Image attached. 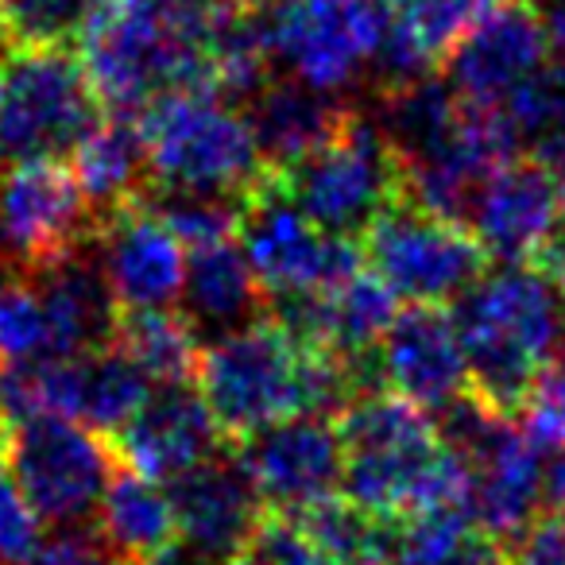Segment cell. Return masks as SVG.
<instances>
[{
  "label": "cell",
  "mask_w": 565,
  "mask_h": 565,
  "mask_svg": "<svg viewBox=\"0 0 565 565\" xmlns=\"http://www.w3.org/2000/svg\"><path fill=\"white\" fill-rule=\"evenodd\" d=\"M194 384L236 446L291 418H338L369 392L353 364L310 345L279 318H256L205 341Z\"/></svg>",
  "instance_id": "cell-1"
},
{
  "label": "cell",
  "mask_w": 565,
  "mask_h": 565,
  "mask_svg": "<svg viewBox=\"0 0 565 565\" xmlns=\"http://www.w3.org/2000/svg\"><path fill=\"white\" fill-rule=\"evenodd\" d=\"M225 20L186 0H102L78 35V63L113 117H143L163 97L213 89Z\"/></svg>",
  "instance_id": "cell-2"
},
{
  "label": "cell",
  "mask_w": 565,
  "mask_h": 565,
  "mask_svg": "<svg viewBox=\"0 0 565 565\" xmlns=\"http://www.w3.org/2000/svg\"><path fill=\"white\" fill-rule=\"evenodd\" d=\"M454 322L469 361V399L492 415H519L565 349V299L531 264L480 275L454 302Z\"/></svg>",
  "instance_id": "cell-3"
},
{
  "label": "cell",
  "mask_w": 565,
  "mask_h": 565,
  "mask_svg": "<svg viewBox=\"0 0 565 565\" xmlns=\"http://www.w3.org/2000/svg\"><path fill=\"white\" fill-rule=\"evenodd\" d=\"M345 495L376 519L465 508V469L434 415L392 392H361L338 415Z\"/></svg>",
  "instance_id": "cell-4"
},
{
  "label": "cell",
  "mask_w": 565,
  "mask_h": 565,
  "mask_svg": "<svg viewBox=\"0 0 565 565\" xmlns=\"http://www.w3.org/2000/svg\"><path fill=\"white\" fill-rule=\"evenodd\" d=\"M136 120L148 148V190L244 202L271 179L248 113L213 89L163 97Z\"/></svg>",
  "instance_id": "cell-5"
},
{
  "label": "cell",
  "mask_w": 565,
  "mask_h": 565,
  "mask_svg": "<svg viewBox=\"0 0 565 565\" xmlns=\"http://www.w3.org/2000/svg\"><path fill=\"white\" fill-rule=\"evenodd\" d=\"M291 198L326 233L361 241L395 202H403V167L387 136L361 109L349 113L333 140L275 174Z\"/></svg>",
  "instance_id": "cell-6"
},
{
  "label": "cell",
  "mask_w": 565,
  "mask_h": 565,
  "mask_svg": "<svg viewBox=\"0 0 565 565\" xmlns=\"http://www.w3.org/2000/svg\"><path fill=\"white\" fill-rule=\"evenodd\" d=\"M259 20L275 71L341 102L349 89L376 78L392 35L387 0H275Z\"/></svg>",
  "instance_id": "cell-7"
},
{
  "label": "cell",
  "mask_w": 565,
  "mask_h": 565,
  "mask_svg": "<svg viewBox=\"0 0 565 565\" xmlns=\"http://www.w3.org/2000/svg\"><path fill=\"white\" fill-rule=\"evenodd\" d=\"M102 97L66 51H12L0 63V163H63L102 125Z\"/></svg>",
  "instance_id": "cell-8"
},
{
  "label": "cell",
  "mask_w": 565,
  "mask_h": 565,
  "mask_svg": "<svg viewBox=\"0 0 565 565\" xmlns=\"http://www.w3.org/2000/svg\"><path fill=\"white\" fill-rule=\"evenodd\" d=\"M446 441L465 469V511L488 542H511L542 503L546 454L508 415L465 399L446 415Z\"/></svg>",
  "instance_id": "cell-9"
},
{
  "label": "cell",
  "mask_w": 565,
  "mask_h": 565,
  "mask_svg": "<svg viewBox=\"0 0 565 565\" xmlns=\"http://www.w3.org/2000/svg\"><path fill=\"white\" fill-rule=\"evenodd\" d=\"M241 244L259 279V291L275 310L315 299L364 267L361 244L315 225L282 194L275 174L256 194L244 198Z\"/></svg>",
  "instance_id": "cell-10"
},
{
  "label": "cell",
  "mask_w": 565,
  "mask_h": 565,
  "mask_svg": "<svg viewBox=\"0 0 565 565\" xmlns=\"http://www.w3.org/2000/svg\"><path fill=\"white\" fill-rule=\"evenodd\" d=\"M361 252L407 307L457 302L488 271V252L465 221L430 213L407 198L361 236Z\"/></svg>",
  "instance_id": "cell-11"
},
{
  "label": "cell",
  "mask_w": 565,
  "mask_h": 565,
  "mask_svg": "<svg viewBox=\"0 0 565 565\" xmlns=\"http://www.w3.org/2000/svg\"><path fill=\"white\" fill-rule=\"evenodd\" d=\"M9 469L40 523L86 531L117 477L120 457L105 434L74 418H32L12 426Z\"/></svg>",
  "instance_id": "cell-12"
},
{
  "label": "cell",
  "mask_w": 565,
  "mask_h": 565,
  "mask_svg": "<svg viewBox=\"0 0 565 565\" xmlns=\"http://www.w3.org/2000/svg\"><path fill=\"white\" fill-rule=\"evenodd\" d=\"M102 217L82 194L74 167L20 163L0 171V267L32 279L35 271L86 248Z\"/></svg>",
  "instance_id": "cell-13"
},
{
  "label": "cell",
  "mask_w": 565,
  "mask_h": 565,
  "mask_svg": "<svg viewBox=\"0 0 565 565\" xmlns=\"http://www.w3.org/2000/svg\"><path fill=\"white\" fill-rule=\"evenodd\" d=\"M236 465L271 515L299 519L345 492V449L338 418H291L241 441Z\"/></svg>",
  "instance_id": "cell-14"
},
{
  "label": "cell",
  "mask_w": 565,
  "mask_h": 565,
  "mask_svg": "<svg viewBox=\"0 0 565 565\" xmlns=\"http://www.w3.org/2000/svg\"><path fill=\"white\" fill-rule=\"evenodd\" d=\"M550 63V40L539 0H500L446 58L441 78L472 105L500 113L542 66Z\"/></svg>",
  "instance_id": "cell-15"
},
{
  "label": "cell",
  "mask_w": 565,
  "mask_h": 565,
  "mask_svg": "<svg viewBox=\"0 0 565 565\" xmlns=\"http://www.w3.org/2000/svg\"><path fill=\"white\" fill-rule=\"evenodd\" d=\"M372 376H380L387 392L423 407L426 415H449L461 407L469 399V361L454 310H399L372 356Z\"/></svg>",
  "instance_id": "cell-16"
},
{
  "label": "cell",
  "mask_w": 565,
  "mask_h": 565,
  "mask_svg": "<svg viewBox=\"0 0 565 565\" xmlns=\"http://www.w3.org/2000/svg\"><path fill=\"white\" fill-rule=\"evenodd\" d=\"M94 248L120 315L174 310L182 302L186 248L167 228V221L143 202V194L102 217Z\"/></svg>",
  "instance_id": "cell-17"
},
{
  "label": "cell",
  "mask_w": 565,
  "mask_h": 565,
  "mask_svg": "<svg viewBox=\"0 0 565 565\" xmlns=\"http://www.w3.org/2000/svg\"><path fill=\"white\" fill-rule=\"evenodd\" d=\"M120 465L140 477H151L159 484L186 477L190 469L213 461L225 441L217 418L210 415L202 392L190 384L156 387L132 423L120 434H113Z\"/></svg>",
  "instance_id": "cell-18"
},
{
  "label": "cell",
  "mask_w": 565,
  "mask_h": 565,
  "mask_svg": "<svg viewBox=\"0 0 565 565\" xmlns=\"http://www.w3.org/2000/svg\"><path fill=\"white\" fill-rule=\"evenodd\" d=\"M562 198L534 159H508L488 174L469 205L465 225L500 264H534L542 244L562 225Z\"/></svg>",
  "instance_id": "cell-19"
},
{
  "label": "cell",
  "mask_w": 565,
  "mask_h": 565,
  "mask_svg": "<svg viewBox=\"0 0 565 565\" xmlns=\"http://www.w3.org/2000/svg\"><path fill=\"white\" fill-rule=\"evenodd\" d=\"M395 302L399 299L387 291V282L364 264L361 271L341 279L330 291L315 295L307 302H295V307H282L279 322H287L310 345L353 364L364 376V384H369L372 356H376L380 341H384V333L392 330L395 315H399Z\"/></svg>",
  "instance_id": "cell-20"
},
{
  "label": "cell",
  "mask_w": 565,
  "mask_h": 565,
  "mask_svg": "<svg viewBox=\"0 0 565 565\" xmlns=\"http://www.w3.org/2000/svg\"><path fill=\"white\" fill-rule=\"evenodd\" d=\"M174 503L179 542L205 554L210 562L228 565V557L248 542L259 526V495L236 461H213L190 469L186 477L167 484Z\"/></svg>",
  "instance_id": "cell-21"
},
{
  "label": "cell",
  "mask_w": 565,
  "mask_h": 565,
  "mask_svg": "<svg viewBox=\"0 0 565 565\" xmlns=\"http://www.w3.org/2000/svg\"><path fill=\"white\" fill-rule=\"evenodd\" d=\"M32 282L51 322V353L71 361V356H86L113 345L120 326V307L113 299L109 282H105L94 241L63 256L58 264L35 271Z\"/></svg>",
  "instance_id": "cell-22"
},
{
  "label": "cell",
  "mask_w": 565,
  "mask_h": 565,
  "mask_svg": "<svg viewBox=\"0 0 565 565\" xmlns=\"http://www.w3.org/2000/svg\"><path fill=\"white\" fill-rule=\"evenodd\" d=\"M500 0H387L392 35L376 63V86L399 89L418 78H430L446 66L449 51L495 9Z\"/></svg>",
  "instance_id": "cell-23"
},
{
  "label": "cell",
  "mask_w": 565,
  "mask_h": 565,
  "mask_svg": "<svg viewBox=\"0 0 565 565\" xmlns=\"http://www.w3.org/2000/svg\"><path fill=\"white\" fill-rule=\"evenodd\" d=\"M244 113H248V125L256 132L267 167H271V174H279L299 159H307L310 151H318L326 140H333L353 113V105L341 97L318 94L295 78H271L244 105Z\"/></svg>",
  "instance_id": "cell-24"
},
{
  "label": "cell",
  "mask_w": 565,
  "mask_h": 565,
  "mask_svg": "<svg viewBox=\"0 0 565 565\" xmlns=\"http://www.w3.org/2000/svg\"><path fill=\"white\" fill-rule=\"evenodd\" d=\"M264 291L248 264L241 236L205 248L186 252V287H182V315L194 322L198 333L221 338L228 330L256 322L264 307Z\"/></svg>",
  "instance_id": "cell-25"
},
{
  "label": "cell",
  "mask_w": 565,
  "mask_h": 565,
  "mask_svg": "<svg viewBox=\"0 0 565 565\" xmlns=\"http://www.w3.org/2000/svg\"><path fill=\"white\" fill-rule=\"evenodd\" d=\"M97 539L113 550L120 565H140L174 546L179 526H174V503L167 484L120 465L97 508Z\"/></svg>",
  "instance_id": "cell-26"
},
{
  "label": "cell",
  "mask_w": 565,
  "mask_h": 565,
  "mask_svg": "<svg viewBox=\"0 0 565 565\" xmlns=\"http://www.w3.org/2000/svg\"><path fill=\"white\" fill-rule=\"evenodd\" d=\"M71 167L97 217H109L113 210L136 202L151 186L140 120L105 117L71 156Z\"/></svg>",
  "instance_id": "cell-27"
},
{
  "label": "cell",
  "mask_w": 565,
  "mask_h": 565,
  "mask_svg": "<svg viewBox=\"0 0 565 565\" xmlns=\"http://www.w3.org/2000/svg\"><path fill=\"white\" fill-rule=\"evenodd\" d=\"M113 345L143 372L156 387L190 384L202 361V333L182 310H140L120 315Z\"/></svg>",
  "instance_id": "cell-28"
},
{
  "label": "cell",
  "mask_w": 565,
  "mask_h": 565,
  "mask_svg": "<svg viewBox=\"0 0 565 565\" xmlns=\"http://www.w3.org/2000/svg\"><path fill=\"white\" fill-rule=\"evenodd\" d=\"M151 392H156V384L117 345L97 349V353L78 356V407H74V423L113 438V434H120L132 423V415L148 403Z\"/></svg>",
  "instance_id": "cell-29"
},
{
  "label": "cell",
  "mask_w": 565,
  "mask_h": 565,
  "mask_svg": "<svg viewBox=\"0 0 565 565\" xmlns=\"http://www.w3.org/2000/svg\"><path fill=\"white\" fill-rule=\"evenodd\" d=\"M492 542L465 508H434L392 523V565H488Z\"/></svg>",
  "instance_id": "cell-30"
},
{
  "label": "cell",
  "mask_w": 565,
  "mask_h": 565,
  "mask_svg": "<svg viewBox=\"0 0 565 565\" xmlns=\"http://www.w3.org/2000/svg\"><path fill=\"white\" fill-rule=\"evenodd\" d=\"M299 523L330 565H392V523L356 508L349 495L318 503Z\"/></svg>",
  "instance_id": "cell-31"
},
{
  "label": "cell",
  "mask_w": 565,
  "mask_h": 565,
  "mask_svg": "<svg viewBox=\"0 0 565 565\" xmlns=\"http://www.w3.org/2000/svg\"><path fill=\"white\" fill-rule=\"evenodd\" d=\"M97 9L102 0H0V35L17 51H63Z\"/></svg>",
  "instance_id": "cell-32"
},
{
  "label": "cell",
  "mask_w": 565,
  "mask_h": 565,
  "mask_svg": "<svg viewBox=\"0 0 565 565\" xmlns=\"http://www.w3.org/2000/svg\"><path fill=\"white\" fill-rule=\"evenodd\" d=\"M51 353V322L35 282L24 275L0 279V369L43 361Z\"/></svg>",
  "instance_id": "cell-33"
},
{
  "label": "cell",
  "mask_w": 565,
  "mask_h": 565,
  "mask_svg": "<svg viewBox=\"0 0 565 565\" xmlns=\"http://www.w3.org/2000/svg\"><path fill=\"white\" fill-rule=\"evenodd\" d=\"M143 202L167 221V228L179 236L186 252L241 236L244 202H228V198H198V194H163V190H156V194L143 190Z\"/></svg>",
  "instance_id": "cell-34"
},
{
  "label": "cell",
  "mask_w": 565,
  "mask_h": 565,
  "mask_svg": "<svg viewBox=\"0 0 565 565\" xmlns=\"http://www.w3.org/2000/svg\"><path fill=\"white\" fill-rule=\"evenodd\" d=\"M511 140L519 148H539L546 136L565 128V66L546 63L508 105L500 109Z\"/></svg>",
  "instance_id": "cell-35"
},
{
  "label": "cell",
  "mask_w": 565,
  "mask_h": 565,
  "mask_svg": "<svg viewBox=\"0 0 565 565\" xmlns=\"http://www.w3.org/2000/svg\"><path fill=\"white\" fill-rule=\"evenodd\" d=\"M228 565H330L322 550L315 546L299 519L264 515L259 526L248 534L241 550L228 557Z\"/></svg>",
  "instance_id": "cell-36"
},
{
  "label": "cell",
  "mask_w": 565,
  "mask_h": 565,
  "mask_svg": "<svg viewBox=\"0 0 565 565\" xmlns=\"http://www.w3.org/2000/svg\"><path fill=\"white\" fill-rule=\"evenodd\" d=\"M519 426L542 454H565V349L550 361L519 411Z\"/></svg>",
  "instance_id": "cell-37"
},
{
  "label": "cell",
  "mask_w": 565,
  "mask_h": 565,
  "mask_svg": "<svg viewBox=\"0 0 565 565\" xmlns=\"http://www.w3.org/2000/svg\"><path fill=\"white\" fill-rule=\"evenodd\" d=\"M40 515L24 500L9 465H0V565H17L40 550Z\"/></svg>",
  "instance_id": "cell-38"
},
{
  "label": "cell",
  "mask_w": 565,
  "mask_h": 565,
  "mask_svg": "<svg viewBox=\"0 0 565 565\" xmlns=\"http://www.w3.org/2000/svg\"><path fill=\"white\" fill-rule=\"evenodd\" d=\"M511 565H565V515L542 511L511 539Z\"/></svg>",
  "instance_id": "cell-39"
},
{
  "label": "cell",
  "mask_w": 565,
  "mask_h": 565,
  "mask_svg": "<svg viewBox=\"0 0 565 565\" xmlns=\"http://www.w3.org/2000/svg\"><path fill=\"white\" fill-rule=\"evenodd\" d=\"M17 565H120L113 550L89 531H58L55 539L40 542L32 557Z\"/></svg>",
  "instance_id": "cell-40"
},
{
  "label": "cell",
  "mask_w": 565,
  "mask_h": 565,
  "mask_svg": "<svg viewBox=\"0 0 565 565\" xmlns=\"http://www.w3.org/2000/svg\"><path fill=\"white\" fill-rule=\"evenodd\" d=\"M531 159L546 171V179L554 182L557 198H562V205H565V128H557L539 148H531Z\"/></svg>",
  "instance_id": "cell-41"
},
{
  "label": "cell",
  "mask_w": 565,
  "mask_h": 565,
  "mask_svg": "<svg viewBox=\"0 0 565 565\" xmlns=\"http://www.w3.org/2000/svg\"><path fill=\"white\" fill-rule=\"evenodd\" d=\"M534 271H542L550 282L557 287V295L565 299V217L562 225L554 228V236H550L546 244H542V252L534 256Z\"/></svg>",
  "instance_id": "cell-42"
},
{
  "label": "cell",
  "mask_w": 565,
  "mask_h": 565,
  "mask_svg": "<svg viewBox=\"0 0 565 565\" xmlns=\"http://www.w3.org/2000/svg\"><path fill=\"white\" fill-rule=\"evenodd\" d=\"M542 24H546L550 55L565 66V0H539Z\"/></svg>",
  "instance_id": "cell-43"
},
{
  "label": "cell",
  "mask_w": 565,
  "mask_h": 565,
  "mask_svg": "<svg viewBox=\"0 0 565 565\" xmlns=\"http://www.w3.org/2000/svg\"><path fill=\"white\" fill-rule=\"evenodd\" d=\"M542 503L546 511L565 515V454L546 457V484H542Z\"/></svg>",
  "instance_id": "cell-44"
},
{
  "label": "cell",
  "mask_w": 565,
  "mask_h": 565,
  "mask_svg": "<svg viewBox=\"0 0 565 565\" xmlns=\"http://www.w3.org/2000/svg\"><path fill=\"white\" fill-rule=\"evenodd\" d=\"M194 9L213 12V17H256L267 0H186Z\"/></svg>",
  "instance_id": "cell-45"
},
{
  "label": "cell",
  "mask_w": 565,
  "mask_h": 565,
  "mask_svg": "<svg viewBox=\"0 0 565 565\" xmlns=\"http://www.w3.org/2000/svg\"><path fill=\"white\" fill-rule=\"evenodd\" d=\"M140 565H217V562H210L205 554L190 550L186 542H174V546H167L163 554L148 557V562H140Z\"/></svg>",
  "instance_id": "cell-46"
},
{
  "label": "cell",
  "mask_w": 565,
  "mask_h": 565,
  "mask_svg": "<svg viewBox=\"0 0 565 565\" xmlns=\"http://www.w3.org/2000/svg\"><path fill=\"white\" fill-rule=\"evenodd\" d=\"M9 449H12V423L4 418V411H0V465H4Z\"/></svg>",
  "instance_id": "cell-47"
},
{
  "label": "cell",
  "mask_w": 565,
  "mask_h": 565,
  "mask_svg": "<svg viewBox=\"0 0 565 565\" xmlns=\"http://www.w3.org/2000/svg\"><path fill=\"white\" fill-rule=\"evenodd\" d=\"M488 565H511V562H500V557H492V562H488Z\"/></svg>",
  "instance_id": "cell-48"
},
{
  "label": "cell",
  "mask_w": 565,
  "mask_h": 565,
  "mask_svg": "<svg viewBox=\"0 0 565 565\" xmlns=\"http://www.w3.org/2000/svg\"><path fill=\"white\" fill-rule=\"evenodd\" d=\"M0 40H4V35H0Z\"/></svg>",
  "instance_id": "cell-49"
}]
</instances>
